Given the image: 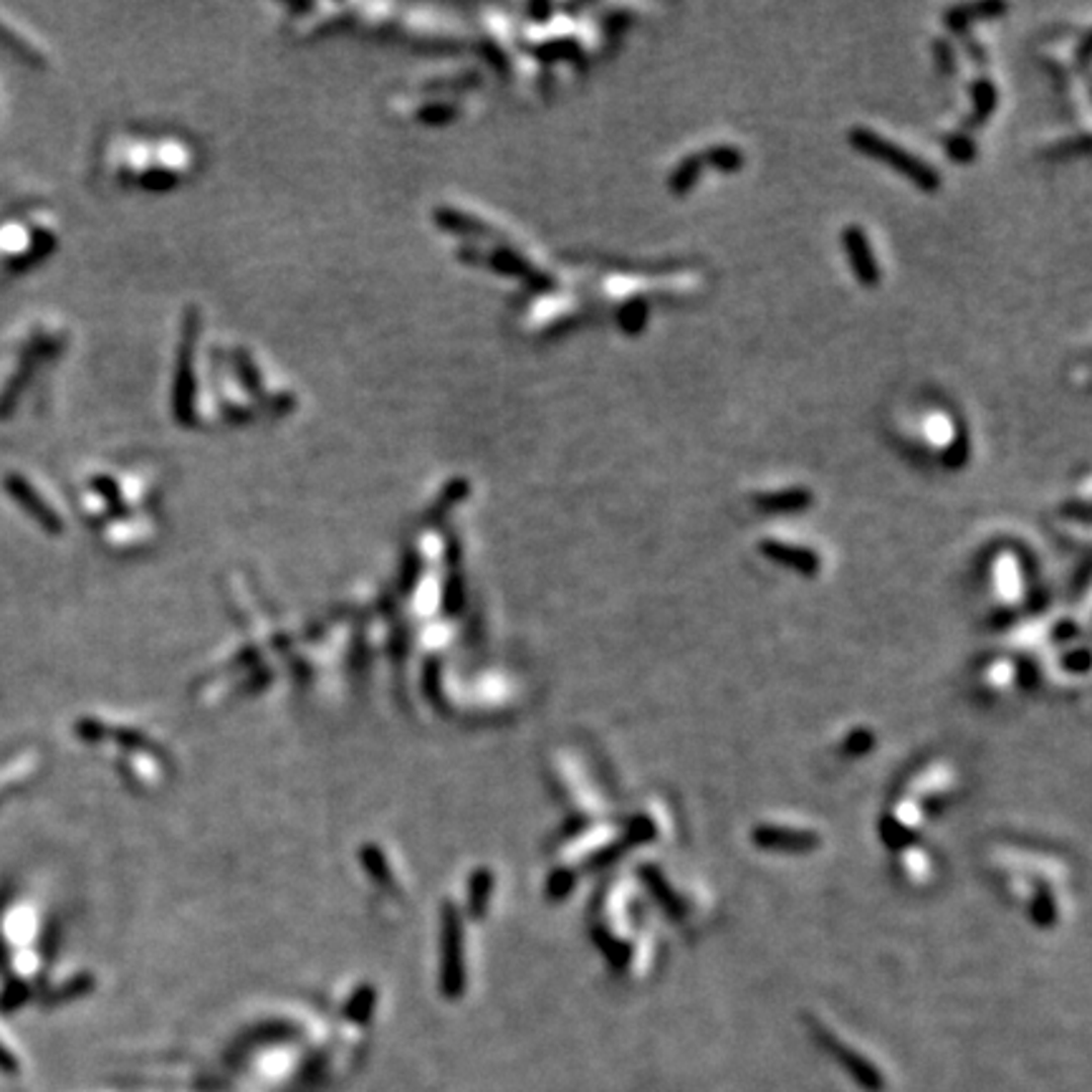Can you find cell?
Wrapping results in <instances>:
<instances>
[{
    "instance_id": "6da1fadb",
    "label": "cell",
    "mask_w": 1092,
    "mask_h": 1092,
    "mask_svg": "<svg viewBox=\"0 0 1092 1092\" xmlns=\"http://www.w3.org/2000/svg\"><path fill=\"white\" fill-rule=\"evenodd\" d=\"M849 140H852V145L857 147L859 152H864V155L883 160L885 165H890L893 170H898L900 175L910 177V180H913L918 187H923V190H935V187H938L940 177H938V172L933 170V167L923 165V162H920L918 157L910 155V152H905V150H900L898 145L883 140V136H878L875 131L852 129Z\"/></svg>"
},
{
    "instance_id": "8992f818",
    "label": "cell",
    "mask_w": 1092,
    "mask_h": 1092,
    "mask_svg": "<svg viewBox=\"0 0 1092 1092\" xmlns=\"http://www.w3.org/2000/svg\"><path fill=\"white\" fill-rule=\"evenodd\" d=\"M974 99H976V114L979 116H986L989 111H994V104H996V91H994V84L991 81H984L981 79L979 84H974Z\"/></svg>"
},
{
    "instance_id": "277c9868",
    "label": "cell",
    "mask_w": 1092,
    "mask_h": 1092,
    "mask_svg": "<svg viewBox=\"0 0 1092 1092\" xmlns=\"http://www.w3.org/2000/svg\"><path fill=\"white\" fill-rule=\"evenodd\" d=\"M807 498H809V495L804 493V490H784V493L761 495V498H758V504H761L763 509L792 511V509H802V506L807 504Z\"/></svg>"
},
{
    "instance_id": "3957f363",
    "label": "cell",
    "mask_w": 1092,
    "mask_h": 1092,
    "mask_svg": "<svg viewBox=\"0 0 1092 1092\" xmlns=\"http://www.w3.org/2000/svg\"><path fill=\"white\" fill-rule=\"evenodd\" d=\"M701 157H691V160H682L680 165H677V170L672 172L670 177V187L675 192H686L691 190L693 185H696L698 180V172H701Z\"/></svg>"
},
{
    "instance_id": "52a82bcc",
    "label": "cell",
    "mask_w": 1092,
    "mask_h": 1092,
    "mask_svg": "<svg viewBox=\"0 0 1092 1092\" xmlns=\"http://www.w3.org/2000/svg\"><path fill=\"white\" fill-rule=\"evenodd\" d=\"M642 318H645V303L635 301L630 308L625 311V316H622V327L627 329V332H637L642 324Z\"/></svg>"
},
{
    "instance_id": "7a4b0ae2",
    "label": "cell",
    "mask_w": 1092,
    "mask_h": 1092,
    "mask_svg": "<svg viewBox=\"0 0 1092 1092\" xmlns=\"http://www.w3.org/2000/svg\"><path fill=\"white\" fill-rule=\"evenodd\" d=\"M842 241L859 281H862L864 286H875V283L880 281V268L878 263H875L873 248H870L868 238H864L862 231H857V228H847V231L842 233Z\"/></svg>"
},
{
    "instance_id": "5b68a950",
    "label": "cell",
    "mask_w": 1092,
    "mask_h": 1092,
    "mask_svg": "<svg viewBox=\"0 0 1092 1092\" xmlns=\"http://www.w3.org/2000/svg\"><path fill=\"white\" fill-rule=\"evenodd\" d=\"M703 160H708L711 165H716L718 170H738L741 167V155H738V150H733V147H716V150H711L708 155H703Z\"/></svg>"
}]
</instances>
